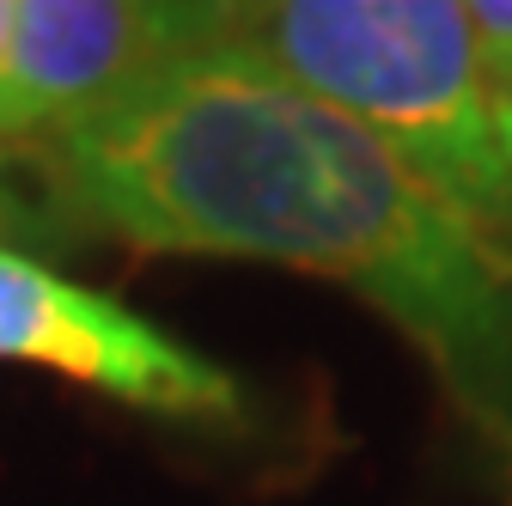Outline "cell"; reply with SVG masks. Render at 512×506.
I'll return each instance as SVG.
<instances>
[{
	"mask_svg": "<svg viewBox=\"0 0 512 506\" xmlns=\"http://www.w3.org/2000/svg\"><path fill=\"white\" fill-rule=\"evenodd\" d=\"M153 68L147 0H19L0 141H43Z\"/></svg>",
	"mask_w": 512,
	"mask_h": 506,
	"instance_id": "cell-4",
	"label": "cell"
},
{
	"mask_svg": "<svg viewBox=\"0 0 512 506\" xmlns=\"http://www.w3.org/2000/svg\"><path fill=\"white\" fill-rule=\"evenodd\" d=\"M49 202L159 257L269 263L366 299L512 494V238L226 43L37 141Z\"/></svg>",
	"mask_w": 512,
	"mask_h": 506,
	"instance_id": "cell-1",
	"label": "cell"
},
{
	"mask_svg": "<svg viewBox=\"0 0 512 506\" xmlns=\"http://www.w3.org/2000/svg\"><path fill=\"white\" fill-rule=\"evenodd\" d=\"M0 366H37L135 415L177 427H238L250 391L238 372L128 311L122 299L37 263L0 238Z\"/></svg>",
	"mask_w": 512,
	"mask_h": 506,
	"instance_id": "cell-3",
	"label": "cell"
},
{
	"mask_svg": "<svg viewBox=\"0 0 512 506\" xmlns=\"http://www.w3.org/2000/svg\"><path fill=\"white\" fill-rule=\"evenodd\" d=\"M494 141H500V153L512 165V98H494Z\"/></svg>",
	"mask_w": 512,
	"mask_h": 506,
	"instance_id": "cell-7",
	"label": "cell"
},
{
	"mask_svg": "<svg viewBox=\"0 0 512 506\" xmlns=\"http://www.w3.org/2000/svg\"><path fill=\"white\" fill-rule=\"evenodd\" d=\"M13 214H19V208H13V189H7V177H0V226H7Z\"/></svg>",
	"mask_w": 512,
	"mask_h": 506,
	"instance_id": "cell-8",
	"label": "cell"
},
{
	"mask_svg": "<svg viewBox=\"0 0 512 506\" xmlns=\"http://www.w3.org/2000/svg\"><path fill=\"white\" fill-rule=\"evenodd\" d=\"M13 7L19 0H0V104H7V61H13Z\"/></svg>",
	"mask_w": 512,
	"mask_h": 506,
	"instance_id": "cell-6",
	"label": "cell"
},
{
	"mask_svg": "<svg viewBox=\"0 0 512 506\" xmlns=\"http://www.w3.org/2000/svg\"><path fill=\"white\" fill-rule=\"evenodd\" d=\"M494 98H512V0H464Z\"/></svg>",
	"mask_w": 512,
	"mask_h": 506,
	"instance_id": "cell-5",
	"label": "cell"
},
{
	"mask_svg": "<svg viewBox=\"0 0 512 506\" xmlns=\"http://www.w3.org/2000/svg\"><path fill=\"white\" fill-rule=\"evenodd\" d=\"M232 43L512 238V165L464 0H232Z\"/></svg>",
	"mask_w": 512,
	"mask_h": 506,
	"instance_id": "cell-2",
	"label": "cell"
}]
</instances>
